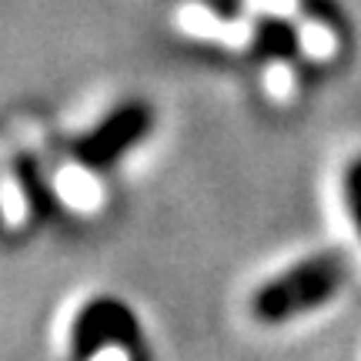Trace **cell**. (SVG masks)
<instances>
[{
	"label": "cell",
	"mask_w": 361,
	"mask_h": 361,
	"mask_svg": "<svg viewBox=\"0 0 361 361\" xmlns=\"http://www.w3.org/2000/svg\"><path fill=\"white\" fill-rule=\"evenodd\" d=\"M348 278V258L341 251H324L308 261H298L284 274H274L251 298L255 318L264 324L291 322L305 311L322 308L324 301L338 295V288Z\"/></svg>",
	"instance_id": "cell-1"
},
{
	"label": "cell",
	"mask_w": 361,
	"mask_h": 361,
	"mask_svg": "<svg viewBox=\"0 0 361 361\" xmlns=\"http://www.w3.org/2000/svg\"><path fill=\"white\" fill-rule=\"evenodd\" d=\"M151 128H154V107L144 101H128L114 107L111 114H104L87 134H80L71 144V151H74L80 168L107 171L128 151H134L151 134Z\"/></svg>",
	"instance_id": "cell-2"
},
{
	"label": "cell",
	"mask_w": 361,
	"mask_h": 361,
	"mask_svg": "<svg viewBox=\"0 0 361 361\" xmlns=\"http://www.w3.org/2000/svg\"><path fill=\"white\" fill-rule=\"evenodd\" d=\"M255 54L264 61H295L301 51V37L291 20H284L278 13H261L255 20Z\"/></svg>",
	"instance_id": "cell-3"
},
{
	"label": "cell",
	"mask_w": 361,
	"mask_h": 361,
	"mask_svg": "<svg viewBox=\"0 0 361 361\" xmlns=\"http://www.w3.org/2000/svg\"><path fill=\"white\" fill-rule=\"evenodd\" d=\"M345 204H348V214L361 234V157H355L345 171Z\"/></svg>",
	"instance_id": "cell-4"
}]
</instances>
